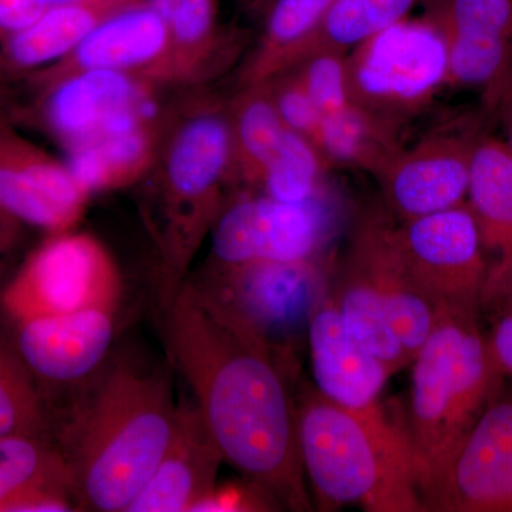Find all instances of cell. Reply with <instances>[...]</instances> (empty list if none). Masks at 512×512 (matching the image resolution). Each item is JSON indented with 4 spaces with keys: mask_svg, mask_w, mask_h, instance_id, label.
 Here are the masks:
<instances>
[{
    "mask_svg": "<svg viewBox=\"0 0 512 512\" xmlns=\"http://www.w3.org/2000/svg\"><path fill=\"white\" fill-rule=\"evenodd\" d=\"M164 311L171 360L224 460L281 508L311 511L291 386L295 353L269 345L190 281Z\"/></svg>",
    "mask_w": 512,
    "mask_h": 512,
    "instance_id": "1",
    "label": "cell"
},
{
    "mask_svg": "<svg viewBox=\"0 0 512 512\" xmlns=\"http://www.w3.org/2000/svg\"><path fill=\"white\" fill-rule=\"evenodd\" d=\"M137 184L165 309L188 281L192 261L237 188L228 99L198 90L165 114L153 158Z\"/></svg>",
    "mask_w": 512,
    "mask_h": 512,
    "instance_id": "2",
    "label": "cell"
},
{
    "mask_svg": "<svg viewBox=\"0 0 512 512\" xmlns=\"http://www.w3.org/2000/svg\"><path fill=\"white\" fill-rule=\"evenodd\" d=\"M412 365L407 437L424 511H439L454 458L505 379L478 309H441Z\"/></svg>",
    "mask_w": 512,
    "mask_h": 512,
    "instance_id": "3",
    "label": "cell"
},
{
    "mask_svg": "<svg viewBox=\"0 0 512 512\" xmlns=\"http://www.w3.org/2000/svg\"><path fill=\"white\" fill-rule=\"evenodd\" d=\"M178 404L167 375L119 363L97 384L67 460L77 505L127 512L173 437Z\"/></svg>",
    "mask_w": 512,
    "mask_h": 512,
    "instance_id": "4",
    "label": "cell"
},
{
    "mask_svg": "<svg viewBox=\"0 0 512 512\" xmlns=\"http://www.w3.org/2000/svg\"><path fill=\"white\" fill-rule=\"evenodd\" d=\"M298 423L306 480L326 510L353 504L370 512L424 511L404 414L379 403L348 409L303 386Z\"/></svg>",
    "mask_w": 512,
    "mask_h": 512,
    "instance_id": "5",
    "label": "cell"
},
{
    "mask_svg": "<svg viewBox=\"0 0 512 512\" xmlns=\"http://www.w3.org/2000/svg\"><path fill=\"white\" fill-rule=\"evenodd\" d=\"M346 77L360 109L402 131L448 89L447 49L424 18H404L346 52Z\"/></svg>",
    "mask_w": 512,
    "mask_h": 512,
    "instance_id": "6",
    "label": "cell"
},
{
    "mask_svg": "<svg viewBox=\"0 0 512 512\" xmlns=\"http://www.w3.org/2000/svg\"><path fill=\"white\" fill-rule=\"evenodd\" d=\"M123 281L106 245L86 232L49 234L0 293L16 325L86 309L119 308Z\"/></svg>",
    "mask_w": 512,
    "mask_h": 512,
    "instance_id": "7",
    "label": "cell"
},
{
    "mask_svg": "<svg viewBox=\"0 0 512 512\" xmlns=\"http://www.w3.org/2000/svg\"><path fill=\"white\" fill-rule=\"evenodd\" d=\"M325 256L308 261H249L237 265L208 262L192 281L207 298L259 338L284 352L303 330L328 288Z\"/></svg>",
    "mask_w": 512,
    "mask_h": 512,
    "instance_id": "8",
    "label": "cell"
},
{
    "mask_svg": "<svg viewBox=\"0 0 512 512\" xmlns=\"http://www.w3.org/2000/svg\"><path fill=\"white\" fill-rule=\"evenodd\" d=\"M335 215L328 195L284 202L249 190L229 198L210 235V264L296 262L325 256Z\"/></svg>",
    "mask_w": 512,
    "mask_h": 512,
    "instance_id": "9",
    "label": "cell"
},
{
    "mask_svg": "<svg viewBox=\"0 0 512 512\" xmlns=\"http://www.w3.org/2000/svg\"><path fill=\"white\" fill-rule=\"evenodd\" d=\"M487 111L470 113L402 147L377 171L384 207L397 221L450 210L466 202L471 161L487 134Z\"/></svg>",
    "mask_w": 512,
    "mask_h": 512,
    "instance_id": "10",
    "label": "cell"
},
{
    "mask_svg": "<svg viewBox=\"0 0 512 512\" xmlns=\"http://www.w3.org/2000/svg\"><path fill=\"white\" fill-rule=\"evenodd\" d=\"M397 241L413 278L440 309L480 311L488 264L466 202L399 222Z\"/></svg>",
    "mask_w": 512,
    "mask_h": 512,
    "instance_id": "11",
    "label": "cell"
},
{
    "mask_svg": "<svg viewBox=\"0 0 512 512\" xmlns=\"http://www.w3.org/2000/svg\"><path fill=\"white\" fill-rule=\"evenodd\" d=\"M94 73L119 74L154 89L177 86L167 28L148 0L114 13L69 55L25 79L37 93Z\"/></svg>",
    "mask_w": 512,
    "mask_h": 512,
    "instance_id": "12",
    "label": "cell"
},
{
    "mask_svg": "<svg viewBox=\"0 0 512 512\" xmlns=\"http://www.w3.org/2000/svg\"><path fill=\"white\" fill-rule=\"evenodd\" d=\"M92 192L72 167L0 119V211L49 234L82 220Z\"/></svg>",
    "mask_w": 512,
    "mask_h": 512,
    "instance_id": "13",
    "label": "cell"
},
{
    "mask_svg": "<svg viewBox=\"0 0 512 512\" xmlns=\"http://www.w3.org/2000/svg\"><path fill=\"white\" fill-rule=\"evenodd\" d=\"M397 224L399 221L383 202L370 205L353 225L345 258L375 289L413 362L441 309L420 288L404 261L397 241Z\"/></svg>",
    "mask_w": 512,
    "mask_h": 512,
    "instance_id": "14",
    "label": "cell"
},
{
    "mask_svg": "<svg viewBox=\"0 0 512 512\" xmlns=\"http://www.w3.org/2000/svg\"><path fill=\"white\" fill-rule=\"evenodd\" d=\"M439 511L512 512V380L458 450Z\"/></svg>",
    "mask_w": 512,
    "mask_h": 512,
    "instance_id": "15",
    "label": "cell"
},
{
    "mask_svg": "<svg viewBox=\"0 0 512 512\" xmlns=\"http://www.w3.org/2000/svg\"><path fill=\"white\" fill-rule=\"evenodd\" d=\"M224 461L197 404H178L173 437L127 512H195L217 487Z\"/></svg>",
    "mask_w": 512,
    "mask_h": 512,
    "instance_id": "16",
    "label": "cell"
},
{
    "mask_svg": "<svg viewBox=\"0 0 512 512\" xmlns=\"http://www.w3.org/2000/svg\"><path fill=\"white\" fill-rule=\"evenodd\" d=\"M114 309H86L19 323L16 345L33 375L52 383L79 382L109 352L116 330Z\"/></svg>",
    "mask_w": 512,
    "mask_h": 512,
    "instance_id": "17",
    "label": "cell"
},
{
    "mask_svg": "<svg viewBox=\"0 0 512 512\" xmlns=\"http://www.w3.org/2000/svg\"><path fill=\"white\" fill-rule=\"evenodd\" d=\"M309 350L316 389L348 409L379 403L390 372L350 333L332 295H326L308 323Z\"/></svg>",
    "mask_w": 512,
    "mask_h": 512,
    "instance_id": "18",
    "label": "cell"
},
{
    "mask_svg": "<svg viewBox=\"0 0 512 512\" xmlns=\"http://www.w3.org/2000/svg\"><path fill=\"white\" fill-rule=\"evenodd\" d=\"M466 204L477 222L487 258L483 306L512 289V154L501 138L487 133L478 141Z\"/></svg>",
    "mask_w": 512,
    "mask_h": 512,
    "instance_id": "19",
    "label": "cell"
},
{
    "mask_svg": "<svg viewBox=\"0 0 512 512\" xmlns=\"http://www.w3.org/2000/svg\"><path fill=\"white\" fill-rule=\"evenodd\" d=\"M151 90L154 87L119 74L94 73L36 94L47 127L74 150L140 110L141 99Z\"/></svg>",
    "mask_w": 512,
    "mask_h": 512,
    "instance_id": "20",
    "label": "cell"
},
{
    "mask_svg": "<svg viewBox=\"0 0 512 512\" xmlns=\"http://www.w3.org/2000/svg\"><path fill=\"white\" fill-rule=\"evenodd\" d=\"M141 0H60L18 35L0 43V62L12 79L26 77L69 55L114 13Z\"/></svg>",
    "mask_w": 512,
    "mask_h": 512,
    "instance_id": "21",
    "label": "cell"
},
{
    "mask_svg": "<svg viewBox=\"0 0 512 512\" xmlns=\"http://www.w3.org/2000/svg\"><path fill=\"white\" fill-rule=\"evenodd\" d=\"M148 2L167 28L177 86H202L237 59L238 37L221 25V0Z\"/></svg>",
    "mask_w": 512,
    "mask_h": 512,
    "instance_id": "22",
    "label": "cell"
},
{
    "mask_svg": "<svg viewBox=\"0 0 512 512\" xmlns=\"http://www.w3.org/2000/svg\"><path fill=\"white\" fill-rule=\"evenodd\" d=\"M336 0H258L259 33L237 87L271 82L311 52Z\"/></svg>",
    "mask_w": 512,
    "mask_h": 512,
    "instance_id": "23",
    "label": "cell"
},
{
    "mask_svg": "<svg viewBox=\"0 0 512 512\" xmlns=\"http://www.w3.org/2000/svg\"><path fill=\"white\" fill-rule=\"evenodd\" d=\"M237 190H258L286 136L269 83L237 87L228 97Z\"/></svg>",
    "mask_w": 512,
    "mask_h": 512,
    "instance_id": "24",
    "label": "cell"
},
{
    "mask_svg": "<svg viewBox=\"0 0 512 512\" xmlns=\"http://www.w3.org/2000/svg\"><path fill=\"white\" fill-rule=\"evenodd\" d=\"M332 296L350 333L387 367L390 375L412 363L394 332L386 306L365 275L346 258Z\"/></svg>",
    "mask_w": 512,
    "mask_h": 512,
    "instance_id": "25",
    "label": "cell"
},
{
    "mask_svg": "<svg viewBox=\"0 0 512 512\" xmlns=\"http://www.w3.org/2000/svg\"><path fill=\"white\" fill-rule=\"evenodd\" d=\"M403 147L400 130L360 109H348L323 119L322 154L335 168H350L375 177Z\"/></svg>",
    "mask_w": 512,
    "mask_h": 512,
    "instance_id": "26",
    "label": "cell"
},
{
    "mask_svg": "<svg viewBox=\"0 0 512 512\" xmlns=\"http://www.w3.org/2000/svg\"><path fill=\"white\" fill-rule=\"evenodd\" d=\"M40 488L76 495L73 468L63 451L45 437H0V512L13 501Z\"/></svg>",
    "mask_w": 512,
    "mask_h": 512,
    "instance_id": "27",
    "label": "cell"
},
{
    "mask_svg": "<svg viewBox=\"0 0 512 512\" xmlns=\"http://www.w3.org/2000/svg\"><path fill=\"white\" fill-rule=\"evenodd\" d=\"M330 170L318 148L288 130L255 192L284 202L318 200L328 195Z\"/></svg>",
    "mask_w": 512,
    "mask_h": 512,
    "instance_id": "28",
    "label": "cell"
},
{
    "mask_svg": "<svg viewBox=\"0 0 512 512\" xmlns=\"http://www.w3.org/2000/svg\"><path fill=\"white\" fill-rule=\"evenodd\" d=\"M421 2L423 0H336L309 55L318 50L349 52L367 37L407 18Z\"/></svg>",
    "mask_w": 512,
    "mask_h": 512,
    "instance_id": "29",
    "label": "cell"
},
{
    "mask_svg": "<svg viewBox=\"0 0 512 512\" xmlns=\"http://www.w3.org/2000/svg\"><path fill=\"white\" fill-rule=\"evenodd\" d=\"M49 419L35 375L0 342V437H45Z\"/></svg>",
    "mask_w": 512,
    "mask_h": 512,
    "instance_id": "30",
    "label": "cell"
},
{
    "mask_svg": "<svg viewBox=\"0 0 512 512\" xmlns=\"http://www.w3.org/2000/svg\"><path fill=\"white\" fill-rule=\"evenodd\" d=\"M423 16L441 33L512 42V0H423Z\"/></svg>",
    "mask_w": 512,
    "mask_h": 512,
    "instance_id": "31",
    "label": "cell"
},
{
    "mask_svg": "<svg viewBox=\"0 0 512 512\" xmlns=\"http://www.w3.org/2000/svg\"><path fill=\"white\" fill-rule=\"evenodd\" d=\"M268 83L286 128L308 140L322 153V114L295 70H286Z\"/></svg>",
    "mask_w": 512,
    "mask_h": 512,
    "instance_id": "32",
    "label": "cell"
},
{
    "mask_svg": "<svg viewBox=\"0 0 512 512\" xmlns=\"http://www.w3.org/2000/svg\"><path fill=\"white\" fill-rule=\"evenodd\" d=\"M480 312L490 323L484 330L495 366L505 380H512V289L484 303Z\"/></svg>",
    "mask_w": 512,
    "mask_h": 512,
    "instance_id": "33",
    "label": "cell"
},
{
    "mask_svg": "<svg viewBox=\"0 0 512 512\" xmlns=\"http://www.w3.org/2000/svg\"><path fill=\"white\" fill-rule=\"evenodd\" d=\"M282 510L274 497L261 485L248 480L245 484L217 485L195 512H237Z\"/></svg>",
    "mask_w": 512,
    "mask_h": 512,
    "instance_id": "34",
    "label": "cell"
},
{
    "mask_svg": "<svg viewBox=\"0 0 512 512\" xmlns=\"http://www.w3.org/2000/svg\"><path fill=\"white\" fill-rule=\"evenodd\" d=\"M49 6V0H0V43L28 28Z\"/></svg>",
    "mask_w": 512,
    "mask_h": 512,
    "instance_id": "35",
    "label": "cell"
},
{
    "mask_svg": "<svg viewBox=\"0 0 512 512\" xmlns=\"http://www.w3.org/2000/svg\"><path fill=\"white\" fill-rule=\"evenodd\" d=\"M481 100L490 119L500 124L503 130L501 140L512 154V63L500 83L481 97Z\"/></svg>",
    "mask_w": 512,
    "mask_h": 512,
    "instance_id": "36",
    "label": "cell"
},
{
    "mask_svg": "<svg viewBox=\"0 0 512 512\" xmlns=\"http://www.w3.org/2000/svg\"><path fill=\"white\" fill-rule=\"evenodd\" d=\"M22 228V222L10 217L6 212L0 211V262L18 247Z\"/></svg>",
    "mask_w": 512,
    "mask_h": 512,
    "instance_id": "37",
    "label": "cell"
},
{
    "mask_svg": "<svg viewBox=\"0 0 512 512\" xmlns=\"http://www.w3.org/2000/svg\"><path fill=\"white\" fill-rule=\"evenodd\" d=\"M12 77L0 62V119H10V87Z\"/></svg>",
    "mask_w": 512,
    "mask_h": 512,
    "instance_id": "38",
    "label": "cell"
}]
</instances>
